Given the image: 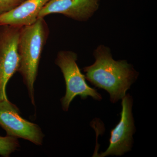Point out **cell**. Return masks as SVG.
<instances>
[{
  "instance_id": "obj_1",
  "label": "cell",
  "mask_w": 157,
  "mask_h": 157,
  "mask_svg": "<svg viewBox=\"0 0 157 157\" xmlns=\"http://www.w3.org/2000/svg\"><path fill=\"white\" fill-rule=\"evenodd\" d=\"M94 56L95 63L83 69L85 78L96 87L105 90L110 101L116 103L126 95L137 78V73L126 61L113 59L104 46L97 48Z\"/></svg>"
},
{
  "instance_id": "obj_2",
  "label": "cell",
  "mask_w": 157,
  "mask_h": 157,
  "mask_svg": "<svg viewBox=\"0 0 157 157\" xmlns=\"http://www.w3.org/2000/svg\"><path fill=\"white\" fill-rule=\"evenodd\" d=\"M49 29L44 18L21 27L18 44L19 65L17 72L22 76L32 104H35L34 84L38 75L41 55L49 36Z\"/></svg>"
},
{
  "instance_id": "obj_3",
  "label": "cell",
  "mask_w": 157,
  "mask_h": 157,
  "mask_svg": "<svg viewBox=\"0 0 157 157\" xmlns=\"http://www.w3.org/2000/svg\"><path fill=\"white\" fill-rule=\"evenodd\" d=\"M77 56L71 51H62L58 53L56 63L61 70L66 85V93L61 100L63 110L68 111L76 96L84 100L88 97L101 101L102 98L97 90L90 87L76 63Z\"/></svg>"
},
{
  "instance_id": "obj_4",
  "label": "cell",
  "mask_w": 157,
  "mask_h": 157,
  "mask_svg": "<svg viewBox=\"0 0 157 157\" xmlns=\"http://www.w3.org/2000/svg\"><path fill=\"white\" fill-rule=\"evenodd\" d=\"M21 27L0 25V100L8 99L6 86L18 71V44Z\"/></svg>"
},
{
  "instance_id": "obj_5",
  "label": "cell",
  "mask_w": 157,
  "mask_h": 157,
  "mask_svg": "<svg viewBox=\"0 0 157 157\" xmlns=\"http://www.w3.org/2000/svg\"><path fill=\"white\" fill-rule=\"evenodd\" d=\"M121 100L120 121L110 132L109 146L104 152L94 153L93 157L122 156L132 149L133 135L135 132L132 114L133 100L129 94H126Z\"/></svg>"
},
{
  "instance_id": "obj_6",
  "label": "cell",
  "mask_w": 157,
  "mask_h": 157,
  "mask_svg": "<svg viewBox=\"0 0 157 157\" xmlns=\"http://www.w3.org/2000/svg\"><path fill=\"white\" fill-rule=\"evenodd\" d=\"M0 126L8 136L42 144L44 135L39 126L21 117L19 109L8 99L0 100Z\"/></svg>"
},
{
  "instance_id": "obj_7",
  "label": "cell",
  "mask_w": 157,
  "mask_h": 157,
  "mask_svg": "<svg viewBox=\"0 0 157 157\" xmlns=\"http://www.w3.org/2000/svg\"><path fill=\"white\" fill-rule=\"evenodd\" d=\"M100 1L50 0L39 12L38 18L58 13L76 20H86L98 9Z\"/></svg>"
},
{
  "instance_id": "obj_8",
  "label": "cell",
  "mask_w": 157,
  "mask_h": 157,
  "mask_svg": "<svg viewBox=\"0 0 157 157\" xmlns=\"http://www.w3.org/2000/svg\"><path fill=\"white\" fill-rule=\"evenodd\" d=\"M50 0H25L15 9L0 16V25L16 27L32 24L39 12Z\"/></svg>"
},
{
  "instance_id": "obj_9",
  "label": "cell",
  "mask_w": 157,
  "mask_h": 157,
  "mask_svg": "<svg viewBox=\"0 0 157 157\" xmlns=\"http://www.w3.org/2000/svg\"><path fill=\"white\" fill-rule=\"evenodd\" d=\"M19 144L16 137L7 136H0V155L9 157L19 147Z\"/></svg>"
},
{
  "instance_id": "obj_10",
  "label": "cell",
  "mask_w": 157,
  "mask_h": 157,
  "mask_svg": "<svg viewBox=\"0 0 157 157\" xmlns=\"http://www.w3.org/2000/svg\"><path fill=\"white\" fill-rule=\"evenodd\" d=\"M25 0H0V16L16 8Z\"/></svg>"
}]
</instances>
